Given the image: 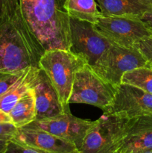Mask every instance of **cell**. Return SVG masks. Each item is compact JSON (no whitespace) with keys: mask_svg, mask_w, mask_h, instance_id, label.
Masks as SVG:
<instances>
[{"mask_svg":"<svg viewBox=\"0 0 152 153\" xmlns=\"http://www.w3.org/2000/svg\"><path fill=\"white\" fill-rule=\"evenodd\" d=\"M64 9L69 17L92 24L103 16L95 0H65Z\"/></svg>","mask_w":152,"mask_h":153,"instance_id":"e0dca14e","label":"cell"},{"mask_svg":"<svg viewBox=\"0 0 152 153\" xmlns=\"http://www.w3.org/2000/svg\"><path fill=\"white\" fill-rule=\"evenodd\" d=\"M11 123V119L8 114L2 111L0 109V123Z\"/></svg>","mask_w":152,"mask_h":153,"instance_id":"d4e9b609","label":"cell"},{"mask_svg":"<svg viewBox=\"0 0 152 153\" xmlns=\"http://www.w3.org/2000/svg\"><path fill=\"white\" fill-rule=\"evenodd\" d=\"M152 148V114L128 119L112 153H135Z\"/></svg>","mask_w":152,"mask_h":153,"instance_id":"8fae6325","label":"cell"},{"mask_svg":"<svg viewBox=\"0 0 152 153\" xmlns=\"http://www.w3.org/2000/svg\"><path fill=\"white\" fill-rule=\"evenodd\" d=\"M122 83L137 87L152 94V69L147 66L127 72L122 76Z\"/></svg>","mask_w":152,"mask_h":153,"instance_id":"ac0fdd59","label":"cell"},{"mask_svg":"<svg viewBox=\"0 0 152 153\" xmlns=\"http://www.w3.org/2000/svg\"><path fill=\"white\" fill-rule=\"evenodd\" d=\"M4 153H49L31 146L19 143L14 140H9Z\"/></svg>","mask_w":152,"mask_h":153,"instance_id":"44dd1931","label":"cell"},{"mask_svg":"<svg viewBox=\"0 0 152 153\" xmlns=\"http://www.w3.org/2000/svg\"><path fill=\"white\" fill-rule=\"evenodd\" d=\"M0 19L2 22H25L21 12L20 0H0Z\"/></svg>","mask_w":152,"mask_h":153,"instance_id":"d6986e66","label":"cell"},{"mask_svg":"<svg viewBox=\"0 0 152 153\" xmlns=\"http://www.w3.org/2000/svg\"><path fill=\"white\" fill-rule=\"evenodd\" d=\"M116 90L86 64L76 73L69 104L90 105L102 110L113 100Z\"/></svg>","mask_w":152,"mask_h":153,"instance_id":"277c9868","label":"cell"},{"mask_svg":"<svg viewBox=\"0 0 152 153\" xmlns=\"http://www.w3.org/2000/svg\"><path fill=\"white\" fill-rule=\"evenodd\" d=\"M128 119L114 116L102 117L88 129L80 153H112L115 145L122 138Z\"/></svg>","mask_w":152,"mask_h":153,"instance_id":"ba28073f","label":"cell"},{"mask_svg":"<svg viewBox=\"0 0 152 153\" xmlns=\"http://www.w3.org/2000/svg\"><path fill=\"white\" fill-rule=\"evenodd\" d=\"M8 114L12 123L17 128L25 126L37 119L35 97L33 88L18 100Z\"/></svg>","mask_w":152,"mask_h":153,"instance_id":"2e32d148","label":"cell"},{"mask_svg":"<svg viewBox=\"0 0 152 153\" xmlns=\"http://www.w3.org/2000/svg\"><path fill=\"white\" fill-rule=\"evenodd\" d=\"M40 68L30 67L24 70L22 76L6 91L0 96V109L9 114L19 99L33 88L37 82Z\"/></svg>","mask_w":152,"mask_h":153,"instance_id":"5bb4252c","label":"cell"},{"mask_svg":"<svg viewBox=\"0 0 152 153\" xmlns=\"http://www.w3.org/2000/svg\"><path fill=\"white\" fill-rule=\"evenodd\" d=\"M138 1L150 9L152 8V0H138Z\"/></svg>","mask_w":152,"mask_h":153,"instance_id":"4316f807","label":"cell"},{"mask_svg":"<svg viewBox=\"0 0 152 153\" xmlns=\"http://www.w3.org/2000/svg\"><path fill=\"white\" fill-rule=\"evenodd\" d=\"M93 121L76 117L71 112H66L53 117L35 120L23 128L47 131L73 143L79 149Z\"/></svg>","mask_w":152,"mask_h":153,"instance_id":"30bf717a","label":"cell"},{"mask_svg":"<svg viewBox=\"0 0 152 153\" xmlns=\"http://www.w3.org/2000/svg\"><path fill=\"white\" fill-rule=\"evenodd\" d=\"M7 143H8L7 140H0V153H4L5 152L6 149H7Z\"/></svg>","mask_w":152,"mask_h":153,"instance_id":"484cf974","label":"cell"},{"mask_svg":"<svg viewBox=\"0 0 152 153\" xmlns=\"http://www.w3.org/2000/svg\"><path fill=\"white\" fill-rule=\"evenodd\" d=\"M65 0H20L25 24L44 51L69 50V16Z\"/></svg>","mask_w":152,"mask_h":153,"instance_id":"6da1fadb","label":"cell"},{"mask_svg":"<svg viewBox=\"0 0 152 153\" xmlns=\"http://www.w3.org/2000/svg\"><path fill=\"white\" fill-rule=\"evenodd\" d=\"M18 128L11 123H0V140H11L16 134Z\"/></svg>","mask_w":152,"mask_h":153,"instance_id":"603a6c76","label":"cell"},{"mask_svg":"<svg viewBox=\"0 0 152 153\" xmlns=\"http://www.w3.org/2000/svg\"><path fill=\"white\" fill-rule=\"evenodd\" d=\"M103 16L141 17L149 7L138 0H95Z\"/></svg>","mask_w":152,"mask_h":153,"instance_id":"9a60e30c","label":"cell"},{"mask_svg":"<svg viewBox=\"0 0 152 153\" xmlns=\"http://www.w3.org/2000/svg\"><path fill=\"white\" fill-rule=\"evenodd\" d=\"M69 51L90 67L113 44L90 22L69 17Z\"/></svg>","mask_w":152,"mask_h":153,"instance_id":"8992f818","label":"cell"},{"mask_svg":"<svg viewBox=\"0 0 152 153\" xmlns=\"http://www.w3.org/2000/svg\"><path fill=\"white\" fill-rule=\"evenodd\" d=\"M33 90L37 111L36 120L53 117L66 113L56 91L46 73L40 69Z\"/></svg>","mask_w":152,"mask_h":153,"instance_id":"4fadbf2b","label":"cell"},{"mask_svg":"<svg viewBox=\"0 0 152 153\" xmlns=\"http://www.w3.org/2000/svg\"><path fill=\"white\" fill-rule=\"evenodd\" d=\"M11 140L49 153H80L73 143L40 129L19 128Z\"/></svg>","mask_w":152,"mask_h":153,"instance_id":"7c38bea8","label":"cell"},{"mask_svg":"<svg viewBox=\"0 0 152 153\" xmlns=\"http://www.w3.org/2000/svg\"><path fill=\"white\" fill-rule=\"evenodd\" d=\"M149 67H150L152 69V63H151V64H149Z\"/></svg>","mask_w":152,"mask_h":153,"instance_id":"f1b7e54d","label":"cell"},{"mask_svg":"<svg viewBox=\"0 0 152 153\" xmlns=\"http://www.w3.org/2000/svg\"><path fill=\"white\" fill-rule=\"evenodd\" d=\"M103 114L122 118L152 114V94L137 87L122 83L110 105L102 109Z\"/></svg>","mask_w":152,"mask_h":153,"instance_id":"9c48e42d","label":"cell"},{"mask_svg":"<svg viewBox=\"0 0 152 153\" xmlns=\"http://www.w3.org/2000/svg\"><path fill=\"white\" fill-rule=\"evenodd\" d=\"M135 153H152V148H150V149H143V150L139 151V152H135Z\"/></svg>","mask_w":152,"mask_h":153,"instance_id":"83f0119b","label":"cell"},{"mask_svg":"<svg viewBox=\"0 0 152 153\" xmlns=\"http://www.w3.org/2000/svg\"><path fill=\"white\" fill-rule=\"evenodd\" d=\"M134 47L137 48L149 64L152 63V35L139 41Z\"/></svg>","mask_w":152,"mask_h":153,"instance_id":"7402d4cb","label":"cell"},{"mask_svg":"<svg viewBox=\"0 0 152 153\" xmlns=\"http://www.w3.org/2000/svg\"><path fill=\"white\" fill-rule=\"evenodd\" d=\"M140 19L152 30V8L149 9L147 11L145 12Z\"/></svg>","mask_w":152,"mask_h":153,"instance_id":"cb8c5ba5","label":"cell"},{"mask_svg":"<svg viewBox=\"0 0 152 153\" xmlns=\"http://www.w3.org/2000/svg\"><path fill=\"white\" fill-rule=\"evenodd\" d=\"M24 70L19 72L0 71V96L5 93L18 80Z\"/></svg>","mask_w":152,"mask_h":153,"instance_id":"ffe728a7","label":"cell"},{"mask_svg":"<svg viewBox=\"0 0 152 153\" xmlns=\"http://www.w3.org/2000/svg\"><path fill=\"white\" fill-rule=\"evenodd\" d=\"M85 64L80 57L67 49H49L40 57L38 67L49 78L66 112H71L69 98L76 73Z\"/></svg>","mask_w":152,"mask_h":153,"instance_id":"3957f363","label":"cell"},{"mask_svg":"<svg viewBox=\"0 0 152 153\" xmlns=\"http://www.w3.org/2000/svg\"><path fill=\"white\" fill-rule=\"evenodd\" d=\"M1 22H2V21H1V19H0V23H1Z\"/></svg>","mask_w":152,"mask_h":153,"instance_id":"f546056e","label":"cell"},{"mask_svg":"<svg viewBox=\"0 0 152 153\" xmlns=\"http://www.w3.org/2000/svg\"><path fill=\"white\" fill-rule=\"evenodd\" d=\"M44 52L24 21L0 23V71L19 72L38 67Z\"/></svg>","mask_w":152,"mask_h":153,"instance_id":"7a4b0ae2","label":"cell"},{"mask_svg":"<svg viewBox=\"0 0 152 153\" xmlns=\"http://www.w3.org/2000/svg\"><path fill=\"white\" fill-rule=\"evenodd\" d=\"M147 66L149 63L136 47L113 44L91 67L98 76L117 88L122 84L125 73Z\"/></svg>","mask_w":152,"mask_h":153,"instance_id":"5b68a950","label":"cell"},{"mask_svg":"<svg viewBox=\"0 0 152 153\" xmlns=\"http://www.w3.org/2000/svg\"><path fill=\"white\" fill-rule=\"evenodd\" d=\"M94 25L113 44L127 48L152 35V30L137 16H102Z\"/></svg>","mask_w":152,"mask_h":153,"instance_id":"52a82bcc","label":"cell"}]
</instances>
